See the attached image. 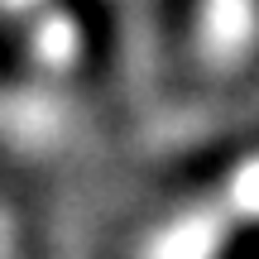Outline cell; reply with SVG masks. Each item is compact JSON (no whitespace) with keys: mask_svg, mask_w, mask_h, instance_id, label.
I'll return each mask as SVG.
<instances>
[{"mask_svg":"<svg viewBox=\"0 0 259 259\" xmlns=\"http://www.w3.org/2000/svg\"><path fill=\"white\" fill-rule=\"evenodd\" d=\"M44 120L38 101H15V96H0V130H15V135H34V125Z\"/></svg>","mask_w":259,"mask_h":259,"instance_id":"cell-2","label":"cell"},{"mask_svg":"<svg viewBox=\"0 0 259 259\" xmlns=\"http://www.w3.org/2000/svg\"><path fill=\"white\" fill-rule=\"evenodd\" d=\"M259 226V154L231 168L216 192L197 197L187 211L168 216L144 240L139 259H221L240 231Z\"/></svg>","mask_w":259,"mask_h":259,"instance_id":"cell-1","label":"cell"},{"mask_svg":"<svg viewBox=\"0 0 259 259\" xmlns=\"http://www.w3.org/2000/svg\"><path fill=\"white\" fill-rule=\"evenodd\" d=\"M5 5H29V0H5Z\"/></svg>","mask_w":259,"mask_h":259,"instance_id":"cell-3","label":"cell"}]
</instances>
